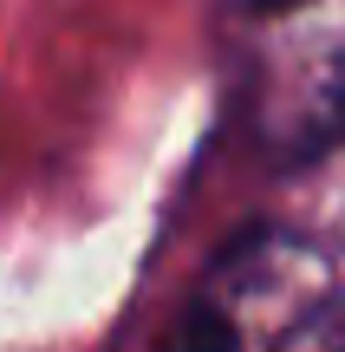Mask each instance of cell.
<instances>
[{
  "instance_id": "6da1fadb",
  "label": "cell",
  "mask_w": 345,
  "mask_h": 352,
  "mask_svg": "<svg viewBox=\"0 0 345 352\" xmlns=\"http://www.w3.org/2000/svg\"><path fill=\"white\" fill-rule=\"evenodd\" d=\"M215 46L261 157L313 164L345 144V0H215Z\"/></svg>"
},
{
  "instance_id": "7a4b0ae2",
  "label": "cell",
  "mask_w": 345,
  "mask_h": 352,
  "mask_svg": "<svg viewBox=\"0 0 345 352\" xmlns=\"http://www.w3.org/2000/svg\"><path fill=\"white\" fill-rule=\"evenodd\" d=\"M169 352H345V274L307 235L254 228L189 294Z\"/></svg>"
}]
</instances>
